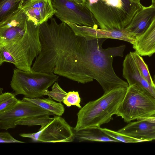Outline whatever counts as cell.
I'll return each instance as SVG.
<instances>
[{"mask_svg":"<svg viewBox=\"0 0 155 155\" xmlns=\"http://www.w3.org/2000/svg\"><path fill=\"white\" fill-rule=\"evenodd\" d=\"M118 131L135 138L150 141L155 140V123L137 120L129 122Z\"/></svg>","mask_w":155,"mask_h":155,"instance_id":"15","label":"cell"},{"mask_svg":"<svg viewBox=\"0 0 155 155\" xmlns=\"http://www.w3.org/2000/svg\"><path fill=\"white\" fill-rule=\"evenodd\" d=\"M74 138L78 142L93 141L119 142L105 133L100 127H91L74 130Z\"/></svg>","mask_w":155,"mask_h":155,"instance_id":"17","label":"cell"},{"mask_svg":"<svg viewBox=\"0 0 155 155\" xmlns=\"http://www.w3.org/2000/svg\"><path fill=\"white\" fill-rule=\"evenodd\" d=\"M101 128L108 135L117 140L119 142L132 143L148 141L147 140L135 138L127 136L118 131H114L106 128Z\"/></svg>","mask_w":155,"mask_h":155,"instance_id":"23","label":"cell"},{"mask_svg":"<svg viewBox=\"0 0 155 155\" xmlns=\"http://www.w3.org/2000/svg\"><path fill=\"white\" fill-rule=\"evenodd\" d=\"M14 94L8 92L0 94V113L6 112L12 108L19 101Z\"/></svg>","mask_w":155,"mask_h":155,"instance_id":"22","label":"cell"},{"mask_svg":"<svg viewBox=\"0 0 155 155\" xmlns=\"http://www.w3.org/2000/svg\"><path fill=\"white\" fill-rule=\"evenodd\" d=\"M151 4L155 6V0H151Z\"/></svg>","mask_w":155,"mask_h":155,"instance_id":"29","label":"cell"},{"mask_svg":"<svg viewBox=\"0 0 155 155\" xmlns=\"http://www.w3.org/2000/svg\"><path fill=\"white\" fill-rule=\"evenodd\" d=\"M51 91H48L44 94V96L48 95L53 99L59 102L63 101L67 93L63 90L59 86L58 82H55L51 87Z\"/></svg>","mask_w":155,"mask_h":155,"instance_id":"24","label":"cell"},{"mask_svg":"<svg viewBox=\"0 0 155 155\" xmlns=\"http://www.w3.org/2000/svg\"><path fill=\"white\" fill-rule=\"evenodd\" d=\"M91 11L102 29H124L143 7L134 0H86Z\"/></svg>","mask_w":155,"mask_h":155,"instance_id":"2","label":"cell"},{"mask_svg":"<svg viewBox=\"0 0 155 155\" xmlns=\"http://www.w3.org/2000/svg\"><path fill=\"white\" fill-rule=\"evenodd\" d=\"M21 8L28 21L37 26L48 21L55 13L51 0H26Z\"/></svg>","mask_w":155,"mask_h":155,"instance_id":"12","label":"cell"},{"mask_svg":"<svg viewBox=\"0 0 155 155\" xmlns=\"http://www.w3.org/2000/svg\"><path fill=\"white\" fill-rule=\"evenodd\" d=\"M140 71L143 78L154 87L155 85L150 74L148 67L141 56L136 51L130 52Z\"/></svg>","mask_w":155,"mask_h":155,"instance_id":"21","label":"cell"},{"mask_svg":"<svg viewBox=\"0 0 155 155\" xmlns=\"http://www.w3.org/2000/svg\"><path fill=\"white\" fill-rule=\"evenodd\" d=\"M25 0H0V21L21 8Z\"/></svg>","mask_w":155,"mask_h":155,"instance_id":"19","label":"cell"},{"mask_svg":"<svg viewBox=\"0 0 155 155\" xmlns=\"http://www.w3.org/2000/svg\"><path fill=\"white\" fill-rule=\"evenodd\" d=\"M54 73L15 68L10 85L16 96L21 94L28 98L41 97L58 79Z\"/></svg>","mask_w":155,"mask_h":155,"instance_id":"6","label":"cell"},{"mask_svg":"<svg viewBox=\"0 0 155 155\" xmlns=\"http://www.w3.org/2000/svg\"><path fill=\"white\" fill-rule=\"evenodd\" d=\"M134 0L136 1H137V2H140V0Z\"/></svg>","mask_w":155,"mask_h":155,"instance_id":"31","label":"cell"},{"mask_svg":"<svg viewBox=\"0 0 155 155\" xmlns=\"http://www.w3.org/2000/svg\"><path fill=\"white\" fill-rule=\"evenodd\" d=\"M133 48L141 56L150 57L155 53V15L146 31L137 38Z\"/></svg>","mask_w":155,"mask_h":155,"instance_id":"16","label":"cell"},{"mask_svg":"<svg viewBox=\"0 0 155 155\" xmlns=\"http://www.w3.org/2000/svg\"><path fill=\"white\" fill-rule=\"evenodd\" d=\"M34 142L46 143L71 142L75 140L74 130L61 116L56 115L47 125L32 133L21 134Z\"/></svg>","mask_w":155,"mask_h":155,"instance_id":"8","label":"cell"},{"mask_svg":"<svg viewBox=\"0 0 155 155\" xmlns=\"http://www.w3.org/2000/svg\"><path fill=\"white\" fill-rule=\"evenodd\" d=\"M53 115L30 101L22 99L11 110L0 113V129L7 130L15 128V123L26 117Z\"/></svg>","mask_w":155,"mask_h":155,"instance_id":"9","label":"cell"},{"mask_svg":"<svg viewBox=\"0 0 155 155\" xmlns=\"http://www.w3.org/2000/svg\"><path fill=\"white\" fill-rule=\"evenodd\" d=\"M50 115L29 117L21 119L15 123L16 125H22L31 126L40 125L42 128L50 122L54 117H51Z\"/></svg>","mask_w":155,"mask_h":155,"instance_id":"20","label":"cell"},{"mask_svg":"<svg viewBox=\"0 0 155 155\" xmlns=\"http://www.w3.org/2000/svg\"><path fill=\"white\" fill-rule=\"evenodd\" d=\"M49 97L48 98H28L24 97L22 99L34 104L41 108L51 113L53 115L61 116L64 111V105L57 102Z\"/></svg>","mask_w":155,"mask_h":155,"instance_id":"18","label":"cell"},{"mask_svg":"<svg viewBox=\"0 0 155 155\" xmlns=\"http://www.w3.org/2000/svg\"><path fill=\"white\" fill-rule=\"evenodd\" d=\"M115 114L127 123L155 116V98L136 84L129 85Z\"/></svg>","mask_w":155,"mask_h":155,"instance_id":"5","label":"cell"},{"mask_svg":"<svg viewBox=\"0 0 155 155\" xmlns=\"http://www.w3.org/2000/svg\"><path fill=\"white\" fill-rule=\"evenodd\" d=\"M76 3L82 5H85L86 0H72Z\"/></svg>","mask_w":155,"mask_h":155,"instance_id":"28","label":"cell"},{"mask_svg":"<svg viewBox=\"0 0 155 155\" xmlns=\"http://www.w3.org/2000/svg\"><path fill=\"white\" fill-rule=\"evenodd\" d=\"M137 120H143L155 123V116L141 118L137 119Z\"/></svg>","mask_w":155,"mask_h":155,"instance_id":"27","label":"cell"},{"mask_svg":"<svg viewBox=\"0 0 155 155\" xmlns=\"http://www.w3.org/2000/svg\"><path fill=\"white\" fill-rule=\"evenodd\" d=\"M123 75L129 85L136 84L145 89L155 98V87H153L143 78L130 52L124 61Z\"/></svg>","mask_w":155,"mask_h":155,"instance_id":"13","label":"cell"},{"mask_svg":"<svg viewBox=\"0 0 155 155\" xmlns=\"http://www.w3.org/2000/svg\"><path fill=\"white\" fill-rule=\"evenodd\" d=\"M27 18L21 8L0 21V46L21 38L26 29Z\"/></svg>","mask_w":155,"mask_h":155,"instance_id":"10","label":"cell"},{"mask_svg":"<svg viewBox=\"0 0 155 155\" xmlns=\"http://www.w3.org/2000/svg\"><path fill=\"white\" fill-rule=\"evenodd\" d=\"M41 49L39 25L28 21L26 31L21 38L0 46V64L9 62L19 70L31 71L32 62Z\"/></svg>","mask_w":155,"mask_h":155,"instance_id":"3","label":"cell"},{"mask_svg":"<svg viewBox=\"0 0 155 155\" xmlns=\"http://www.w3.org/2000/svg\"><path fill=\"white\" fill-rule=\"evenodd\" d=\"M81 101V98L78 92L73 91L67 93L63 102L68 107L74 105L81 108L82 107L80 104Z\"/></svg>","mask_w":155,"mask_h":155,"instance_id":"25","label":"cell"},{"mask_svg":"<svg viewBox=\"0 0 155 155\" xmlns=\"http://www.w3.org/2000/svg\"><path fill=\"white\" fill-rule=\"evenodd\" d=\"M153 81H154V83L155 85V75L154 76V77Z\"/></svg>","mask_w":155,"mask_h":155,"instance_id":"30","label":"cell"},{"mask_svg":"<svg viewBox=\"0 0 155 155\" xmlns=\"http://www.w3.org/2000/svg\"><path fill=\"white\" fill-rule=\"evenodd\" d=\"M106 39L77 35L64 22L54 73L82 84L94 79L104 93L118 87L127 88V82L116 74L113 67L114 58L123 57L126 46L104 49L102 45Z\"/></svg>","mask_w":155,"mask_h":155,"instance_id":"1","label":"cell"},{"mask_svg":"<svg viewBox=\"0 0 155 155\" xmlns=\"http://www.w3.org/2000/svg\"><path fill=\"white\" fill-rule=\"evenodd\" d=\"M25 142L17 140L13 137L8 132L0 133V143H24Z\"/></svg>","mask_w":155,"mask_h":155,"instance_id":"26","label":"cell"},{"mask_svg":"<svg viewBox=\"0 0 155 155\" xmlns=\"http://www.w3.org/2000/svg\"><path fill=\"white\" fill-rule=\"evenodd\" d=\"M77 35L87 38H111L127 41L134 45L137 39L132 33L125 30L102 29L80 26L76 24L66 22Z\"/></svg>","mask_w":155,"mask_h":155,"instance_id":"11","label":"cell"},{"mask_svg":"<svg viewBox=\"0 0 155 155\" xmlns=\"http://www.w3.org/2000/svg\"><path fill=\"white\" fill-rule=\"evenodd\" d=\"M127 88L120 87L104 93L99 98L87 103L77 114L75 131L93 127H100L109 122L126 93Z\"/></svg>","mask_w":155,"mask_h":155,"instance_id":"4","label":"cell"},{"mask_svg":"<svg viewBox=\"0 0 155 155\" xmlns=\"http://www.w3.org/2000/svg\"><path fill=\"white\" fill-rule=\"evenodd\" d=\"M55 15L62 22L80 26L98 28V23L93 14L85 5L79 4L72 0H51Z\"/></svg>","mask_w":155,"mask_h":155,"instance_id":"7","label":"cell"},{"mask_svg":"<svg viewBox=\"0 0 155 155\" xmlns=\"http://www.w3.org/2000/svg\"><path fill=\"white\" fill-rule=\"evenodd\" d=\"M155 15V6L152 4L147 7L143 6L124 29L132 33L137 38L147 30Z\"/></svg>","mask_w":155,"mask_h":155,"instance_id":"14","label":"cell"}]
</instances>
